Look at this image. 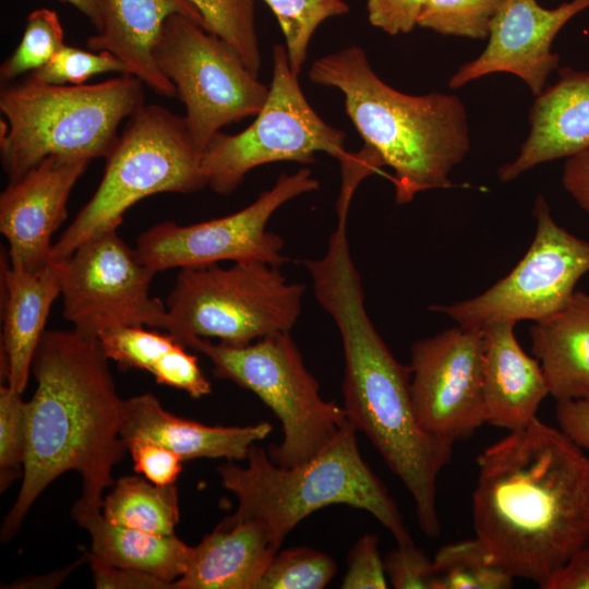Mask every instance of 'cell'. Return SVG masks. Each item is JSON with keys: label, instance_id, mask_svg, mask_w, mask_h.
I'll return each mask as SVG.
<instances>
[{"label": "cell", "instance_id": "6da1fadb", "mask_svg": "<svg viewBox=\"0 0 589 589\" xmlns=\"http://www.w3.org/2000/svg\"><path fill=\"white\" fill-rule=\"evenodd\" d=\"M476 538L514 578L548 580L589 543V457L538 417L478 456Z\"/></svg>", "mask_w": 589, "mask_h": 589}, {"label": "cell", "instance_id": "7a4b0ae2", "mask_svg": "<svg viewBox=\"0 0 589 589\" xmlns=\"http://www.w3.org/2000/svg\"><path fill=\"white\" fill-rule=\"evenodd\" d=\"M108 360L96 336L75 328L44 333L32 362L36 389L26 401L22 483L3 520L2 541L16 533L41 492L71 470L82 481L73 519L80 524L101 514L103 493L127 452L120 436L124 399Z\"/></svg>", "mask_w": 589, "mask_h": 589}, {"label": "cell", "instance_id": "3957f363", "mask_svg": "<svg viewBox=\"0 0 589 589\" xmlns=\"http://www.w3.org/2000/svg\"><path fill=\"white\" fill-rule=\"evenodd\" d=\"M318 304L336 324L344 351V409L410 493L422 532L435 538L441 525L437 478L453 444L426 432L410 395V368L390 352L364 303L347 223L338 221L320 259L303 260Z\"/></svg>", "mask_w": 589, "mask_h": 589}, {"label": "cell", "instance_id": "277c9868", "mask_svg": "<svg viewBox=\"0 0 589 589\" xmlns=\"http://www.w3.org/2000/svg\"><path fill=\"white\" fill-rule=\"evenodd\" d=\"M309 79L338 88L364 145L394 170L395 199L406 204L423 191L452 185L449 172L470 148L467 112L454 94L414 96L382 81L365 51L342 48L316 59Z\"/></svg>", "mask_w": 589, "mask_h": 589}, {"label": "cell", "instance_id": "5b68a950", "mask_svg": "<svg viewBox=\"0 0 589 589\" xmlns=\"http://www.w3.org/2000/svg\"><path fill=\"white\" fill-rule=\"evenodd\" d=\"M356 433L348 419L326 447L292 467L276 465L256 443L249 449L245 466L229 460L218 467L223 486L238 501L233 515L264 525L280 548L302 519L323 507L344 504L373 515L397 544L413 542L395 501L362 458Z\"/></svg>", "mask_w": 589, "mask_h": 589}, {"label": "cell", "instance_id": "8992f818", "mask_svg": "<svg viewBox=\"0 0 589 589\" xmlns=\"http://www.w3.org/2000/svg\"><path fill=\"white\" fill-rule=\"evenodd\" d=\"M144 105L134 75L96 84L53 85L29 77L0 91V158L14 181L49 156L93 160L115 147L118 129Z\"/></svg>", "mask_w": 589, "mask_h": 589}, {"label": "cell", "instance_id": "52a82bcc", "mask_svg": "<svg viewBox=\"0 0 589 589\" xmlns=\"http://www.w3.org/2000/svg\"><path fill=\"white\" fill-rule=\"evenodd\" d=\"M202 154L183 117L166 107L144 104L127 120L105 158V172L95 193L53 243L51 261L64 260L85 241L116 231L125 212L147 196L187 194L207 187Z\"/></svg>", "mask_w": 589, "mask_h": 589}, {"label": "cell", "instance_id": "ba28073f", "mask_svg": "<svg viewBox=\"0 0 589 589\" xmlns=\"http://www.w3.org/2000/svg\"><path fill=\"white\" fill-rule=\"evenodd\" d=\"M305 286L260 261L180 268L167 298V332L187 347L193 338L248 345L290 333Z\"/></svg>", "mask_w": 589, "mask_h": 589}, {"label": "cell", "instance_id": "9c48e42d", "mask_svg": "<svg viewBox=\"0 0 589 589\" xmlns=\"http://www.w3.org/2000/svg\"><path fill=\"white\" fill-rule=\"evenodd\" d=\"M188 347L209 359L216 377L251 390L278 418L283 440L268 449L276 465L292 467L308 461L348 421L344 407L322 398L290 333L241 346L193 338Z\"/></svg>", "mask_w": 589, "mask_h": 589}, {"label": "cell", "instance_id": "30bf717a", "mask_svg": "<svg viewBox=\"0 0 589 589\" xmlns=\"http://www.w3.org/2000/svg\"><path fill=\"white\" fill-rule=\"evenodd\" d=\"M345 139L309 104L286 47L275 45L268 96L255 120L237 134L218 132L203 151L207 187L228 195L255 167L277 161L311 164L318 152L342 164L351 155L345 149Z\"/></svg>", "mask_w": 589, "mask_h": 589}, {"label": "cell", "instance_id": "8fae6325", "mask_svg": "<svg viewBox=\"0 0 589 589\" xmlns=\"http://www.w3.org/2000/svg\"><path fill=\"white\" fill-rule=\"evenodd\" d=\"M153 56L175 85L189 134L202 152L221 128L256 116L268 96L269 86L226 41L187 16L165 22Z\"/></svg>", "mask_w": 589, "mask_h": 589}, {"label": "cell", "instance_id": "7c38bea8", "mask_svg": "<svg viewBox=\"0 0 589 589\" xmlns=\"http://www.w3.org/2000/svg\"><path fill=\"white\" fill-rule=\"evenodd\" d=\"M533 216L532 243L508 275L481 294L430 310L459 326L482 329L495 322H537L562 309L589 272V242L557 225L542 195L536 200Z\"/></svg>", "mask_w": 589, "mask_h": 589}, {"label": "cell", "instance_id": "4fadbf2b", "mask_svg": "<svg viewBox=\"0 0 589 589\" xmlns=\"http://www.w3.org/2000/svg\"><path fill=\"white\" fill-rule=\"evenodd\" d=\"M320 188L309 168L281 173L275 184L244 208L192 225L166 220L142 232L134 253L158 273L169 268L208 266L223 261H260L281 266L284 240L266 229L273 214L288 201Z\"/></svg>", "mask_w": 589, "mask_h": 589}, {"label": "cell", "instance_id": "5bb4252c", "mask_svg": "<svg viewBox=\"0 0 589 589\" xmlns=\"http://www.w3.org/2000/svg\"><path fill=\"white\" fill-rule=\"evenodd\" d=\"M62 262L63 316L73 328L98 336L119 326L168 327V313L149 294L157 274L142 264L116 231L94 237Z\"/></svg>", "mask_w": 589, "mask_h": 589}, {"label": "cell", "instance_id": "9a60e30c", "mask_svg": "<svg viewBox=\"0 0 589 589\" xmlns=\"http://www.w3.org/2000/svg\"><path fill=\"white\" fill-rule=\"evenodd\" d=\"M482 329L457 326L410 349V395L421 426L455 443L485 423Z\"/></svg>", "mask_w": 589, "mask_h": 589}, {"label": "cell", "instance_id": "2e32d148", "mask_svg": "<svg viewBox=\"0 0 589 589\" xmlns=\"http://www.w3.org/2000/svg\"><path fill=\"white\" fill-rule=\"evenodd\" d=\"M589 8V0H570L546 9L537 0H507L494 20L485 49L460 65L448 85L459 88L492 73H510L539 95L557 69L560 57L551 51L562 27Z\"/></svg>", "mask_w": 589, "mask_h": 589}, {"label": "cell", "instance_id": "e0dca14e", "mask_svg": "<svg viewBox=\"0 0 589 589\" xmlns=\"http://www.w3.org/2000/svg\"><path fill=\"white\" fill-rule=\"evenodd\" d=\"M91 161L49 156L0 194V231L11 266L36 271L51 261V238L68 216V200Z\"/></svg>", "mask_w": 589, "mask_h": 589}, {"label": "cell", "instance_id": "ac0fdd59", "mask_svg": "<svg viewBox=\"0 0 589 589\" xmlns=\"http://www.w3.org/2000/svg\"><path fill=\"white\" fill-rule=\"evenodd\" d=\"M1 380L23 394L55 300L61 296L62 262L36 271L11 266L1 256Z\"/></svg>", "mask_w": 589, "mask_h": 589}, {"label": "cell", "instance_id": "d6986e66", "mask_svg": "<svg viewBox=\"0 0 589 589\" xmlns=\"http://www.w3.org/2000/svg\"><path fill=\"white\" fill-rule=\"evenodd\" d=\"M175 14L206 29L203 16L190 0H99L96 34L87 39V47L115 55L129 74L156 94L177 96L175 85L159 71L153 56L165 22Z\"/></svg>", "mask_w": 589, "mask_h": 589}, {"label": "cell", "instance_id": "ffe728a7", "mask_svg": "<svg viewBox=\"0 0 589 589\" xmlns=\"http://www.w3.org/2000/svg\"><path fill=\"white\" fill-rule=\"evenodd\" d=\"M558 80L537 95L529 111L530 132L517 157L497 170L509 182L529 169L589 148V71L563 67Z\"/></svg>", "mask_w": 589, "mask_h": 589}, {"label": "cell", "instance_id": "44dd1931", "mask_svg": "<svg viewBox=\"0 0 589 589\" xmlns=\"http://www.w3.org/2000/svg\"><path fill=\"white\" fill-rule=\"evenodd\" d=\"M515 324L495 322L482 328L485 423L507 431L536 419L549 395L540 363L520 347Z\"/></svg>", "mask_w": 589, "mask_h": 589}, {"label": "cell", "instance_id": "7402d4cb", "mask_svg": "<svg viewBox=\"0 0 589 589\" xmlns=\"http://www.w3.org/2000/svg\"><path fill=\"white\" fill-rule=\"evenodd\" d=\"M273 430L263 421L245 426H211L167 411L152 394L124 399L120 436L163 445L183 460L194 458L245 459L250 447Z\"/></svg>", "mask_w": 589, "mask_h": 589}, {"label": "cell", "instance_id": "603a6c76", "mask_svg": "<svg viewBox=\"0 0 589 589\" xmlns=\"http://www.w3.org/2000/svg\"><path fill=\"white\" fill-rule=\"evenodd\" d=\"M278 550L264 525L232 515L191 548L175 589H256Z\"/></svg>", "mask_w": 589, "mask_h": 589}, {"label": "cell", "instance_id": "cb8c5ba5", "mask_svg": "<svg viewBox=\"0 0 589 589\" xmlns=\"http://www.w3.org/2000/svg\"><path fill=\"white\" fill-rule=\"evenodd\" d=\"M530 337L549 395L589 398V293L575 290L562 309L534 322Z\"/></svg>", "mask_w": 589, "mask_h": 589}, {"label": "cell", "instance_id": "d4e9b609", "mask_svg": "<svg viewBox=\"0 0 589 589\" xmlns=\"http://www.w3.org/2000/svg\"><path fill=\"white\" fill-rule=\"evenodd\" d=\"M119 326L98 334L99 342L109 360L123 368L149 372L157 383L201 398L212 392L199 359L171 334L145 328Z\"/></svg>", "mask_w": 589, "mask_h": 589}, {"label": "cell", "instance_id": "484cf974", "mask_svg": "<svg viewBox=\"0 0 589 589\" xmlns=\"http://www.w3.org/2000/svg\"><path fill=\"white\" fill-rule=\"evenodd\" d=\"M91 537L89 556L173 582L185 572L191 548L173 534H157L116 525L101 514L80 524Z\"/></svg>", "mask_w": 589, "mask_h": 589}, {"label": "cell", "instance_id": "4316f807", "mask_svg": "<svg viewBox=\"0 0 589 589\" xmlns=\"http://www.w3.org/2000/svg\"><path fill=\"white\" fill-rule=\"evenodd\" d=\"M101 515L108 521L157 534H173L180 519L175 484L157 485L146 478L125 476L104 498Z\"/></svg>", "mask_w": 589, "mask_h": 589}, {"label": "cell", "instance_id": "83f0119b", "mask_svg": "<svg viewBox=\"0 0 589 589\" xmlns=\"http://www.w3.org/2000/svg\"><path fill=\"white\" fill-rule=\"evenodd\" d=\"M434 589H508L514 577L493 560L477 539L448 543L433 558Z\"/></svg>", "mask_w": 589, "mask_h": 589}, {"label": "cell", "instance_id": "f1b7e54d", "mask_svg": "<svg viewBox=\"0 0 589 589\" xmlns=\"http://www.w3.org/2000/svg\"><path fill=\"white\" fill-rule=\"evenodd\" d=\"M204 19L206 31L226 41L252 74L259 76L261 52L254 0H190Z\"/></svg>", "mask_w": 589, "mask_h": 589}, {"label": "cell", "instance_id": "f546056e", "mask_svg": "<svg viewBox=\"0 0 589 589\" xmlns=\"http://www.w3.org/2000/svg\"><path fill=\"white\" fill-rule=\"evenodd\" d=\"M281 28L292 71L299 75L306 59L310 41L327 19L349 12L344 0H262Z\"/></svg>", "mask_w": 589, "mask_h": 589}, {"label": "cell", "instance_id": "4dcf8cb0", "mask_svg": "<svg viewBox=\"0 0 589 589\" xmlns=\"http://www.w3.org/2000/svg\"><path fill=\"white\" fill-rule=\"evenodd\" d=\"M507 0H429L418 26L442 35L485 39Z\"/></svg>", "mask_w": 589, "mask_h": 589}, {"label": "cell", "instance_id": "1f68e13d", "mask_svg": "<svg viewBox=\"0 0 589 589\" xmlns=\"http://www.w3.org/2000/svg\"><path fill=\"white\" fill-rule=\"evenodd\" d=\"M65 45L64 32L56 11L41 8L27 16L22 38L14 51L2 62L0 79L10 83L47 63Z\"/></svg>", "mask_w": 589, "mask_h": 589}, {"label": "cell", "instance_id": "d6a6232c", "mask_svg": "<svg viewBox=\"0 0 589 589\" xmlns=\"http://www.w3.org/2000/svg\"><path fill=\"white\" fill-rule=\"evenodd\" d=\"M337 565L326 553L300 546L277 552L256 589H322Z\"/></svg>", "mask_w": 589, "mask_h": 589}, {"label": "cell", "instance_id": "836d02e7", "mask_svg": "<svg viewBox=\"0 0 589 589\" xmlns=\"http://www.w3.org/2000/svg\"><path fill=\"white\" fill-rule=\"evenodd\" d=\"M108 72L129 74L125 64L108 51H88L64 45L28 77L53 85H83L91 77Z\"/></svg>", "mask_w": 589, "mask_h": 589}, {"label": "cell", "instance_id": "e575fe53", "mask_svg": "<svg viewBox=\"0 0 589 589\" xmlns=\"http://www.w3.org/2000/svg\"><path fill=\"white\" fill-rule=\"evenodd\" d=\"M27 444L26 401L8 384L0 386V489L22 477Z\"/></svg>", "mask_w": 589, "mask_h": 589}, {"label": "cell", "instance_id": "d590c367", "mask_svg": "<svg viewBox=\"0 0 589 589\" xmlns=\"http://www.w3.org/2000/svg\"><path fill=\"white\" fill-rule=\"evenodd\" d=\"M388 581L395 589H434L433 560L413 542L397 544L384 558Z\"/></svg>", "mask_w": 589, "mask_h": 589}, {"label": "cell", "instance_id": "8d00e7d4", "mask_svg": "<svg viewBox=\"0 0 589 589\" xmlns=\"http://www.w3.org/2000/svg\"><path fill=\"white\" fill-rule=\"evenodd\" d=\"M378 539L375 534H363L352 546L347 557V572L342 589H385L388 580L384 561L381 558Z\"/></svg>", "mask_w": 589, "mask_h": 589}, {"label": "cell", "instance_id": "74e56055", "mask_svg": "<svg viewBox=\"0 0 589 589\" xmlns=\"http://www.w3.org/2000/svg\"><path fill=\"white\" fill-rule=\"evenodd\" d=\"M133 459V468L157 485L175 484L184 461L171 449L146 440L135 438L125 443Z\"/></svg>", "mask_w": 589, "mask_h": 589}, {"label": "cell", "instance_id": "f35d334b", "mask_svg": "<svg viewBox=\"0 0 589 589\" xmlns=\"http://www.w3.org/2000/svg\"><path fill=\"white\" fill-rule=\"evenodd\" d=\"M429 0H366L371 25L388 35L408 34L416 26Z\"/></svg>", "mask_w": 589, "mask_h": 589}, {"label": "cell", "instance_id": "ab89813d", "mask_svg": "<svg viewBox=\"0 0 589 589\" xmlns=\"http://www.w3.org/2000/svg\"><path fill=\"white\" fill-rule=\"evenodd\" d=\"M94 586L98 589H175V584L153 575L103 563L87 554Z\"/></svg>", "mask_w": 589, "mask_h": 589}, {"label": "cell", "instance_id": "60d3db41", "mask_svg": "<svg viewBox=\"0 0 589 589\" xmlns=\"http://www.w3.org/2000/svg\"><path fill=\"white\" fill-rule=\"evenodd\" d=\"M555 418L563 433L589 449V398L556 401Z\"/></svg>", "mask_w": 589, "mask_h": 589}, {"label": "cell", "instance_id": "b9f144b4", "mask_svg": "<svg viewBox=\"0 0 589 589\" xmlns=\"http://www.w3.org/2000/svg\"><path fill=\"white\" fill-rule=\"evenodd\" d=\"M562 182L577 204L589 213V148L566 159Z\"/></svg>", "mask_w": 589, "mask_h": 589}, {"label": "cell", "instance_id": "7bdbcfd3", "mask_svg": "<svg viewBox=\"0 0 589 589\" xmlns=\"http://www.w3.org/2000/svg\"><path fill=\"white\" fill-rule=\"evenodd\" d=\"M542 589H589V545L576 552Z\"/></svg>", "mask_w": 589, "mask_h": 589}, {"label": "cell", "instance_id": "ee69618b", "mask_svg": "<svg viewBox=\"0 0 589 589\" xmlns=\"http://www.w3.org/2000/svg\"><path fill=\"white\" fill-rule=\"evenodd\" d=\"M87 560V554L81 557L77 562L71 566L64 567L62 569L55 570L48 575H43L39 577H33L14 584L11 588H53L61 584L65 577L83 561Z\"/></svg>", "mask_w": 589, "mask_h": 589}, {"label": "cell", "instance_id": "f6af8a7d", "mask_svg": "<svg viewBox=\"0 0 589 589\" xmlns=\"http://www.w3.org/2000/svg\"><path fill=\"white\" fill-rule=\"evenodd\" d=\"M76 8L91 23L96 25L98 20L99 0H60Z\"/></svg>", "mask_w": 589, "mask_h": 589}]
</instances>
